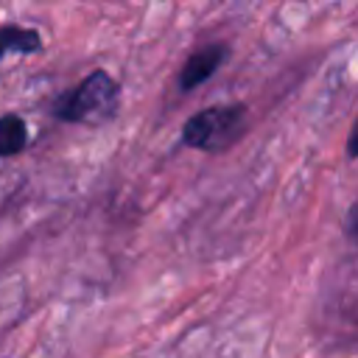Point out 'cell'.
Returning <instances> with one entry per match:
<instances>
[{
  "instance_id": "obj_4",
  "label": "cell",
  "mask_w": 358,
  "mask_h": 358,
  "mask_svg": "<svg viewBox=\"0 0 358 358\" xmlns=\"http://www.w3.org/2000/svg\"><path fill=\"white\" fill-rule=\"evenodd\" d=\"M42 50V36L36 28L25 25H0V59L8 53H39Z\"/></svg>"
},
{
  "instance_id": "obj_6",
  "label": "cell",
  "mask_w": 358,
  "mask_h": 358,
  "mask_svg": "<svg viewBox=\"0 0 358 358\" xmlns=\"http://www.w3.org/2000/svg\"><path fill=\"white\" fill-rule=\"evenodd\" d=\"M347 235H350V241L358 246V201L347 210Z\"/></svg>"
},
{
  "instance_id": "obj_2",
  "label": "cell",
  "mask_w": 358,
  "mask_h": 358,
  "mask_svg": "<svg viewBox=\"0 0 358 358\" xmlns=\"http://www.w3.org/2000/svg\"><path fill=\"white\" fill-rule=\"evenodd\" d=\"M120 84L106 70H92L78 87L59 95L53 103V117L64 123H106L117 115Z\"/></svg>"
},
{
  "instance_id": "obj_7",
  "label": "cell",
  "mask_w": 358,
  "mask_h": 358,
  "mask_svg": "<svg viewBox=\"0 0 358 358\" xmlns=\"http://www.w3.org/2000/svg\"><path fill=\"white\" fill-rule=\"evenodd\" d=\"M347 157L350 159H358V120L352 123V131L347 137Z\"/></svg>"
},
{
  "instance_id": "obj_3",
  "label": "cell",
  "mask_w": 358,
  "mask_h": 358,
  "mask_svg": "<svg viewBox=\"0 0 358 358\" xmlns=\"http://www.w3.org/2000/svg\"><path fill=\"white\" fill-rule=\"evenodd\" d=\"M227 59H229V45H224V42H213V45L199 48L196 53L187 56L185 67L179 70V90H182V92L196 90L199 84H204L207 78H213L215 70H218Z\"/></svg>"
},
{
  "instance_id": "obj_1",
  "label": "cell",
  "mask_w": 358,
  "mask_h": 358,
  "mask_svg": "<svg viewBox=\"0 0 358 358\" xmlns=\"http://www.w3.org/2000/svg\"><path fill=\"white\" fill-rule=\"evenodd\" d=\"M246 126H249V117L243 103H215V106L199 109L182 123L179 143L185 148L221 154L246 134Z\"/></svg>"
},
{
  "instance_id": "obj_5",
  "label": "cell",
  "mask_w": 358,
  "mask_h": 358,
  "mask_svg": "<svg viewBox=\"0 0 358 358\" xmlns=\"http://www.w3.org/2000/svg\"><path fill=\"white\" fill-rule=\"evenodd\" d=\"M28 145V126L20 115H0V157H17Z\"/></svg>"
}]
</instances>
